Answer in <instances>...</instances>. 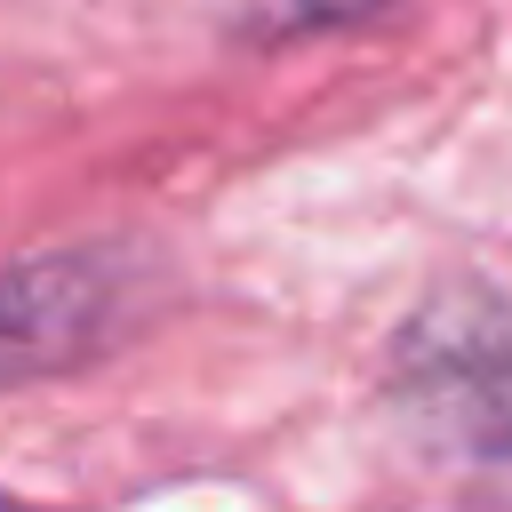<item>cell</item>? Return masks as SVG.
<instances>
[{"mask_svg": "<svg viewBox=\"0 0 512 512\" xmlns=\"http://www.w3.org/2000/svg\"><path fill=\"white\" fill-rule=\"evenodd\" d=\"M0 512H24V504H8V496H0Z\"/></svg>", "mask_w": 512, "mask_h": 512, "instance_id": "obj_4", "label": "cell"}, {"mask_svg": "<svg viewBox=\"0 0 512 512\" xmlns=\"http://www.w3.org/2000/svg\"><path fill=\"white\" fill-rule=\"evenodd\" d=\"M152 296L144 248H56L0 264V384L104 352Z\"/></svg>", "mask_w": 512, "mask_h": 512, "instance_id": "obj_2", "label": "cell"}, {"mask_svg": "<svg viewBox=\"0 0 512 512\" xmlns=\"http://www.w3.org/2000/svg\"><path fill=\"white\" fill-rule=\"evenodd\" d=\"M392 400L424 448L512 488V296L488 280L440 288L408 312L392 352Z\"/></svg>", "mask_w": 512, "mask_h": 512, "instance_id": "obj_1", "label": "cell"}, {"mask_svg": "<svg viewBox=\"0 0 512 512\" xmlns=\"http://www.w3.org/2000/svg\"><path fill=\"white\" fill-rule=\"evenodd\" d=\"M224 32L240 40H312V32H344V24H368L384 16L392 0H208Z\"/></svg>", "mask_w": 512, "mask_h": 512, "instance_id": "obj_3", "label": "cell"}]
</instances>
